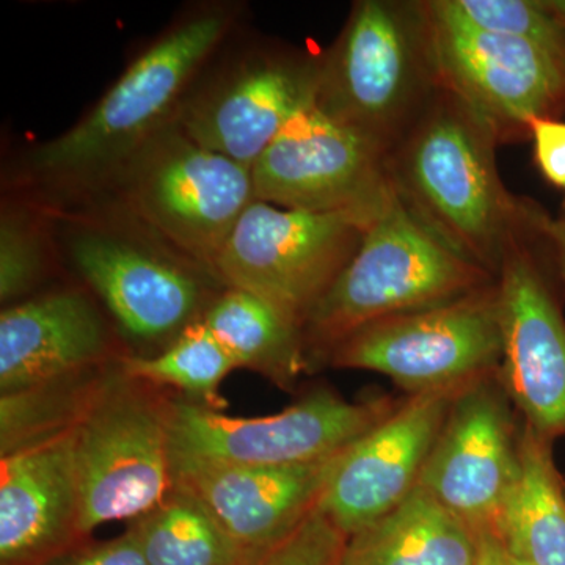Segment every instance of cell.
Listing matches in <instances>:
<instances>
[{"label":"cell","instance_id":"obj_11","mask_svg":"<svg viewBox=\"0 0 565 565\" xmlns=\"http://www.w3.org/2000/svg\"><path fill=\"white\" fill-rule=\"evenodd\" d=\"M401 401L344 399L318 388L280 414L241 418L195 401H170V456L218 462L296 467L343 455L396 411Z\"/></svg>","mask_w":565,"mask_h":565},{"label":"cell","instance_id":"obj_18","mask_svg":"<svg viewBox=\"0 0 565 565\" xmlns=\"http://www.w3.org/2000/svg\"><path fill=\"white\" fill-rule=\"evenodd\" d=\"M82 541L76 430L2 456L0 565H43Z\"/></svg>","mask_w":565,"mask_h":565},{"label":"cell","instance_id":"obj_25","mask_svg":"<svg viewBox=\"0 0 565 565\" xmlns=\"http://www.w3.org/2000/svg\"><path fill=\"white\" fill-rule=\"evenodd\" d=\"M122 373L152 386H173L214 411L225 407L221 386L236 363L202 319L189 326L154 355H129L118 360Z\"/></svg>","mask_w":565,"mask_h":565},{"label":"cell","instance_id":"obj_20","mask_svg":"<svg viewBox=\"0 0 565 565\" xmlns=\"http://www.w3.org/2000/svg\"><path fill=\"white\" fill-rule=\"evenodd\" d=\"M479 535L422 487L345 539L340 565H478Z\"/></svg>","mask_w":565,"mask_h":565},{"label":"cell","instance_id":"obj_2","mask_svg":"<svg viewBox=\"0 0 565 565\" xmlns=\"http://www.w3.org/2000/svg\"><path fill=\"white\" fill-rule=\"evenodd\" d=\"M493 132L438 87L407 136L388 156L401 202L452 250L494 277L522 225L516 203L498 174Z\"/></svg>","mask_w":565,"mask_h":565},{"label":"cell","instance_id":"obj_14","mask_svg":"<svg viewBox=\"0 0 565 565\" xmlns=\"http://www.w3.org/2000/svg\"><path fill=\"white\" fill-rule=\"evenodd\" d=\"M256 200L307 212H381L393 199L388 156L327 118L300 110L252 166Z\"/></svg>","mask_w":565,"mask_h":565},{"label":"cell","instance_id":"obj_21","mask_svg":"<svg viewBox=\"0 0 565 565\" xmlns=\"http://www.w3.org/2000/svg\"><path fill=\"white\" fill-rule=\"evenodd\" d=\"M202 321L237 367L289 388L310 366L303 329L277 307L244 289L225 288Z\"/></svg>","mask_w":565,"mask_h":565},{"label":"cell","instance_id":"obj_7","mask_svg":"<svg viewBox=\"0 0 565 565\" xmlns=\"http://www.w3.org/2000/svg\"><path fill=\"white\" fill-rule=\"evenodd\" d=\"M236 32L196 74L173 122L207 150L252 167L286 122L313 106L321 54Z\"/></svg>","mask_w":565,"mask_h":565},{"label":"cell","instance_id":"obj_13","mask_svg":"<svg viewBox=\"0 0 565 565\" xmlns=\"http://www.w3.org/2000/svg\"><path fill=\"white\" fill-rule=\"evenodd\" d=\"M426 11L438 85L473 111L498 143L530 134L535 118L563 109L565 65L555 55Z\"/></svg>","mask_w":565,"mask_h":565},{"label":"cell","instance_id":"obj_26","mask_svg":"<svg viewBox=\"0 0 565 565\" xmlns=\"http://www.w3.org/2000/svg\"><path fill=\"white\" fill-rule=\"evenodd\" d=\"M435 17L481 31L530 41L565 65V20L552 2L535 0H430Z\"/></svg>","mask_w":565,"mask_h":565},{"label":"cell","instance_id":"obj_8","mask_svg":"<svg viewBox=\"0 0 565 565\" xmlns=\"http://www.w3.org/2000/svg\"><path fill=\"white\" fill-rule=\"evenodd\" d=\"M381 212L294 211L255 200L223 245L212 275L223 288L262 297L303 329Z\"/></svg>","mask_w":565,"mask_h":565},{"label":"cell","instance_id":"obj_16","mask_svg":"<svg viewBox=\"0 0 565 565\" xmlns=\"http://www.w3.org/2000/svg\"><path fill=\"white\" fill-rule=\"evenodd\" d=\"M463 388L408 396L341 456L318 509L345 539L388 514L418 487L424 465Z\"/></svg>","mask_w":565,"mask_h":565},{"label":"cell","instance_id":"obj_12","mask_svg":"<svg viewBox=\"0 0 565 565\" xmlns=\"http://www.w3.org/2000/svg\"><path fill=\"white\" fill-rule=\"evenodd\" d=\"M500 373L457 394L418 486L476 534L494 530L522 478L523 423Z\"/></svg>","mask_w":565,"mask_h":565},{"label":"cell","instance_id":"obj_19","mask_svg":"<svg viewBox=\"0 0 565 565\" xmlns=\"http://www.w3.org/2000/svg\"><path fill=\"white\" fill-rule=\"evenodd\" d=\"M114 343L88 294L57 289L0 315V390L20 392L109 364Z\"/></svg>","mask_w":565,"mask_h":565},{"label":"cell","instance_id":"obj_17","mask_svg":"<svg viewBox=\"0 0 565 565\" xmlns=\"http://www.w3.org/2000/svg\"><path fill=\"white\" fill-rule=\"evenodd\" d=\"M343 455L296 467L170 456V473L173 489L199 500L248 553L266 557L313 514Z\"/></svg>","mask_w":565,"mask_h":565},{"label":"cell","instance_id":"obj_1","mask_svg":"<svg viewBox=\"0 0 565 565\" xmlns=\"http://www.w3.org/2000/svg\"><path fill=\"white\" fill-rule=\"evenodd\" d=\"M244 7H189L136 55L76 125L24 159L29 184L66 199H88L156 132L172 125L196 74L237 29Z\"/></svg>","mask_w":565,"mask_h":565},{"label":"cell","instance_id":"obj_28","mask_svg":"<svg viewBox=\"0 0 565 565\" xmlns=\"http://www.w3.org/2000/svg\"><path fill=\"white\" fill-rule=\"evenodd\" d=\"M344 544V534L316 508L296 533L258 565H340Z\"/></svg>","mask_w":565,"mask_h":565},{"label":"cell","instance_id":"obj_23","mask_svg":"<svg viewBox=\"0 0 565 565\" xmlns=\"http://www.w3.org/2000/svg\"><path fill=\"white\" fill-rule=\"evenodd\" d=\"M118 360L114 366L104 364L58 381L3 393L0 455H11L76 430L120 373Z\"/></svg>","mask_w":565,"mask_h":565},{"label":"cell","instance_id":"obj_27","mask_svg":"<svg viewBox=\"0 0 565 565\" xmlns=\"http://www.w3.org/2000/svg\"><path fill=\"white\" fill-rule=\"evenodd\" d=\"M44 214L29 206L3 203L0 215V300L3 308L20 303L50 273L55 247Z\"/></svg>","mask_w":565,"mask_h":565},{"label":"cell","instance_id":"obj_29","mask_svg":"<svg viewBox=\"0 0 565 565\" xmlns=\"http://www.w3.org/2000/svg\"><path fill=\"white\" fill-rule=\"evenodd\" d=\"M43 565H148L131 527L120 537L102 544L73 546Z\"/></svg>","mask_w":565,"mask_h":565},{"label":"cell","instance_id":"obj_22","mask_svg":"<svg viewBox=\"0 0 565 565\" xmlns=\"http://www.w3.org/2000/svg\"><path fill=\"white\" fill-rule=\"evenodd\" d=\"M552 445L523 424L522 478L492 530L514 565H565V481Z\"/></svg>","mask_w":565,"mask_h":565},{"label":"cell","instance_id":"obj_31","mask_svg":"<svg viewBox=\"0 0 565 565\" xmlns=\"http://www.w3.org/2000/svg\"><path fill=\"white\" fill-rule=\"evenodd\" d=\"M522 221L548 241L555 252L561 277L565 281V218H552L535 207L522 204Z\"/></svg>","mask_w":565,"mask_h":565},{"label":"cell","instance_id":"obj_5","mask_svg":"<svg viewBox=\"0 0 565 565\" xmlns=\"http://www.w3.org/2000/svg\"><path fill=\"white\" fill-rule=\"evenodd\" d=\"M98 199H109L110 214L212 275L223 245L256 196L250 166L207 150L172 122L88 196Z\"/></svg>","mask_w":565,"mask_h":565},{"label":"cell","instance_id":"obj_6","mask_svg":"<svg viewBox=\"0 0 565 565\" xmlns=\"http://www.w3.org/2000/svg\"><path fill=\"white\" fill-rule=\"evenodd\" d=\"M52 215L71 266L137 343L172 344L214 302L212 275L134 223L110 212Z\"/></svg>","mask_w":565,"mask_h":565},{"label":"cell","instance_id":"obj_9","mask_svg":"<svg viewBox=\"0 0 565 565\" xmlns=\"http://www.w3.org/2000/svg\"><path fill=\"white\" fill-rule=\"evenodd\" d=\"M504 337L497 281L452 302L351 334L327 355L341 370L386 375L408 396L463 388L498 374Z\"/></svg>","mask_w":565,"mask_h":565},{"label":"cell","instance_id":"obj_24","mask_svg":"<svg viewBox=\"0 0 565 565\" xmlns=\"http://www.w3.org/2000/svg\"><path fill=\"white\" fill-rule=\"evenodd\" d=\"M148 565H258L192 494L172 489L131 525Z\"/></svg>","mask_w":565,"mask_h":565},{"label":"cell","instance_id":"obj_15","mask_svg":"<svg viewBox=\"0 0 565 565\" xmlns=\"http://www.w3.org/2000/svg\"><path fill=\"white\" fill-rule=\"evenodd\" d=\"M522 225L497 275L504 353L500 379L522 423L542 440L565 435V321Z\"/></svg>","mask_w":565,"mask_h":565},{"label":"cell","instance_id":"obj_30","mask_svg":"<svg viewBox=\"0 0 565 565\" xmlns=\"http://www.w3.org/2000/svg\"><path fill=\"white\" fill-rule=\"evenodd\" d=\"M530 136L539 170L556 188L565 189V122L535 118L530 122Z\"/></svg>","mask_w":565,"mask_h":565},{"label":"cell","instance_id":"obj_32","mask_svg":"<svg viewBox=\"0 0 565 565\" xmlns=\"http://www.w3.org/2000/svg\"><path fill=\"white\" fill-rule=\"evenodd\" d=\"M479 561L478 565H514L509 559L504 546L492 530L479 533Z\"/></svg>","mask_w":565,"mask_h":565},{"label":"cell","instance_id":"obj_4","mask_svg":"<svg viewBox=\"0 0 565 565\" xmlns=\"http://www.w3.org/2000/svg\"><path fill=\"white\" fill-rule=\"evenodd\" d=\"M494 281L419 222L394 191L303 323L310 362L326 360L364 327L452 302Z\"/></svg>","mask_w":565,"mask_h":565},{"label":"cell","instance_id":"obj_10","mask_svg":"<svg viewBox=\"0 0 565 565\" xmlns=\"http://www.w3.org/2000/svg\"><path fill=\"white\" fill-rule=\"evenodd\" d=\"M151 386L120 367L76 429L84 539L106 523L139 519L172 492L170 399Z\"/></svg>","mask_w":565,"mask_h":565},{"label":"cell","instance_id":"obj_3","mask_svg":"<svg viewBox=\"0 0 565 565\" xmlns=\"http://www.w3.org/2000/svg\"><path fill=\"white\" fill-rule=\"evenodd\" d=\"M438 87L424 2L360 0L321 54L315 107L390 156Z\"/></svg>","mask_w":565,"mask_h":565}]
</instances>
